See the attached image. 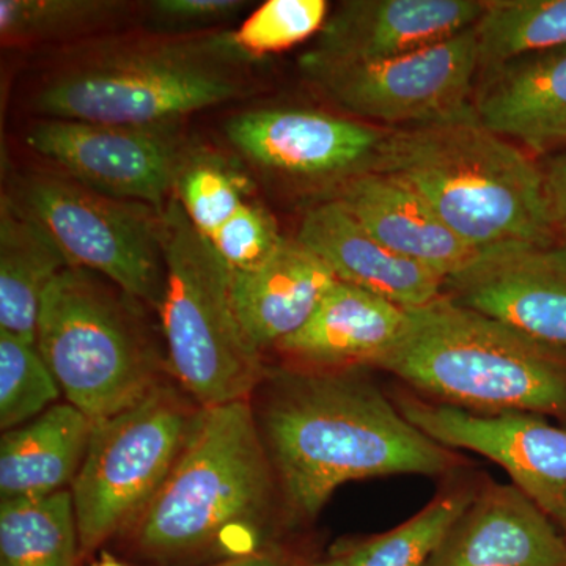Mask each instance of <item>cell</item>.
<instances>
[{
    "instance_id": "cell-1",
    "label": "cell",
    "mask_w": 566,
    "mask_h": 566,
    "mask_svg": "<svg viewBox=\"0 0 566 566\" xmlns=\"http://www.w3.org/2000/svg\"><path fill=\"white\" fill-rule=\"evenodd\" d=\"M359 370L266 368L253 411L289 524L314 520L345 483L447 475L463 465Z\"/></svg>"
},
{
    "instance_id": "cell-2",
    "label": "cell",
    "mask_w": 566,
    "mask_h": 566,
    "mask_svg": "<svg viewBox=\"0 0 566 566\" xmlns=\"http://www.w3.org/2000/svg\"><path fill=\"white\" fill-rule=\"evenodd\" d=\"M286 523L252 400L203 408L172 472L126 534L159 566L245 556ZM289 524V523H286Z\"/></svg>"
},
{
    "instance_id": "cell-3",
    "label": "cell",
    "mask_w": 566,
    "mask_h": 566,
    "mask_svg": "<svg viewBox=\"0 0 566 566\" xmlns=\"http://www.w3.org/2000/svg\"><path fill=\"white\" fill-rule=\"evenodd\" d=\"M375 170L411 186L475 252L557 241L545 170L483 125L474 104L439 120L387 129Z\"/></svg>"
},
{
    "instance_id": "cell-4",
    "label": "cell",
    "mask_w": 566,
    "mask_h": 566,
    "mask_svg": "<svg viewBox=\"0 0 566 566\" xmlns=\"http://www.w3.org/2000/svg\"><path fill=\"white\" fill-rule=\"evenodd\" d=\"M427 400L476 415L531 412L566 420V353L444 296L408 311L374 367Z\"/></svg>"
},
{
    "instance_id": "cell-5",
    "label": "cell",
    "mask_w": 566,
    "mask_h": 566,
    "mask_svg": "<svg viewBox=\"0 0 566 566\" xmlns=\"http://www.w3.org/2000/svg\"><path fill=\"white\" fill-rule=\"evenodd\" d=\"M243 57L232 33L109 44L51 74L35 109L59 120L170 126L244 96Z\"/></svg>"
},
{
    "instance_id": "cell-6",
    "label": "cell",
    "mask_w": 566,
    "mask_h": 566,
    "mask_svg": "<svg viewBox=\"0 0 566 566\" xmlns=\"http://www.w3.org/2000/svg\"><path fill=\"white\" fill-rule=\"evenodd\" d=\"M166 283L159 315L167 368L202 408L251 400L266 367L234 308L232 270L175 197L163 210Z\"/></svg>"
},
{
    "instance_id": "cell-7",
    "label": "cell",
    "mask_w": 566,
    "mask_h": 566,
    "mask_svg": "<svg viewBox=\"0 0 566 566\" xmlns=\"http://www.w3.org/2000/svg\"><path fill=\"white\" fill-rule=\"evenodd\" d=\"M133 301L76 266L63 270L41 301L36 348L66 403L93 423L139 403L164 381L161 356Z\"/></svg>"
},
{
    "instance_id": "cell-8",
    "label": "cell",
    "mask_w": 566,
    "mask_h": 566,
    "mask_svg": "<svg viewBox=\"0 0 566 566\" xmlns=\"http://www.w3.org/2000/svg\"><path fill=\"white\" fill-rule=\"evenodd\" d=\"M203 408L163 381L139 403L93 424L70 491L81 551L128 532L172 472Z\"/></svg>"
},
{
    "instance_id": "cell-9",
    "label": "cell",
    "mask_w": 566,
    "mask_h": 566,
    "mask_svg": "<svg viewBox=\"0 0 566 566\" xmlns=\"http://www.w3.org/2000/svg\"><path fill=\"white\" fill-rule=\"evenodd\" d=\"M17 202L46 230L70 266L103 275L159 311L166 283L163 211L52 174L29 175Z\"/></svg>"
},
{
    "instance_id": "cell-10",
    "label": "cell",
    "mask_w": 566,
    "mask_h": 566,
    "mask_svg": "<svg viewBox=\"0 0 566 566\" xmlns=\"http://www.w3.org/2000/svg\"><path fill=\"white\" fill-rule=\"evenodd\" d=\"M474 28L386 61L303 70L331 102L354 117L401 128L423 125L471 106L480 70Z\"/></svg>"
},
{
    "instance_id": "cell-11",
    "label": "cell",
    "mask_w": 566,
    "mask_h": 566,
    "mask_svg": "<svg viewBox=\"0 0 566 566\" xmlns=\"http://www.w3.org/2000/svg\"><path fill=\"white\" fill-rule=\"evenodd\" d=\"M395 405L438 444L469 450L501 465L512 485L566 536V428L531 412L476 415L455 406L400 394Z\"/></svg>"
},
{
    "instance_id": "cell-12",
    "label": "cell",
    "mask_w": 566,
    "mask_h": 566,
    "mask_svg": "<svg viewBox=\"0 0 566 566\" xmlns=\"http://www.w3.org/2000/svg\"><path fill=\"white\" fill-rule=\"evenodd\" d=\"M25 142L33 151L62 167L71 180L159 211L172 199L185 166L170 126L48 118L29 129Z\"/></svg>"
},
{
    "instance_id": "cell-13",
    "label": "cell",
    "mask_w": 566,
    "mask_h": 566,
    "mask_svg": "<svg viewBox=\"0 0 566 566\" xmlns=\"http://www.w3.org/2000/svg\"><path fill=\"white\" fill-rule=\"evenodd\" d=\"M226 134L263 169L337 186L376 169L387 129L327 112L281 107L234 115Z\"/></svg>"
},
{
    "instance_id": "cell-14",
    "label": "cell",
    "mask_w": 566,
    "mask_h": 566,
    "mask_svg": "<svg viewBox=\"0 0 566 566\" xmlns=\"http://www.w3.org/2000/svg\"><path fill=\"white\" fill-rule=\"evenodd\" d=\"M446 294L566 353V243L479 253L446 282Z\"/></svg>"
},
{
    "instance_id": "cell-15",
    "label": "cell",
    "mask_w": 566,
    "mask_h": 566,
    "mask_svg": "<svg viewBox=\"0 0 566 566\" xmlns=\"http://www.w3.org/2000/svg\"><path fill=\"white\" fill-rule=\"evenodd\" d=\"M480 0H349L327 18L301 66L386 61L474 28Z\"/></svg>"
},
{
    "instance_id": "cell-16",
    "label": "cell",
    "mask_w": 566,
    "mask_h": 566,
    "mask_svg": "<svg viewBox=\"0 0 566 566\" xmlns=\"http://www.w3.org/2000/svg\"><path fill=\"white\" fill-rule=\"evenodd\" d=\"M427 566H566V536L515 485L486 482Z\"/></svg>"
},
{
    "instance_id": "cell-17",
    "label": "cell",
    "mask_w": 566,
    "mask_h": 566,
    "mask_svg": "<svg viewBox=\"0 0 566 566\" xmlns=\"http://www.w3.org/2000/svg\"><path fill=\"white\" fill-rule=\"evenodd\" d=\"M296 240L322 259L337 281L378 294L406 311L444 296V277L376 240L333 197L305 211Z\"/></svg>"
},
{
    "instance_id": "cell-18",
    "label": "cell",
    "mask_w": 566,
    "mask_h": 566,
    "mask_svg": "<svg viewBox=\"0 0 566 566\" xmlns=\"http://www.w3.org/2000/svg\"><path fill=\"white\" fill-rule=\"evenodd\" d=\"M337 200L364 229L394 252L449 281L479 252L436 214L420 193L392 175L368 170L335 186Z\"/></svg>"
},
{
    "instance_id": "cell-19",
    "label": "cell",
    "mask_w": 566,
    "mask_h": 566,
    "mask_svg": "<svg viewBox=\"0 0 566 566\" xmlns=\"http://www.w3.org/2000/svg\"><path fill=\"white\" fill-rule=\"evenodd\" d=\"M408 311L337 281L297 333L275 346L285 365L314 370L371 368L398 340Z\"/></svg>"
},
{
    "instance_id": "cell-20",
    "label": "cell",
    "mask_w": 566,
    "mask_h": 566,
    "mask_svg": "<svg viewBox=\"0 0 566 566\" xmlns=\"http://www.w3.org/2000/svg\"><path fill=\"white\" fill-rule=\"evenodd\" d=\"M474 109L483 125L542 155L566 144V46L483 71Z\"/></svg>"
},
{
    "instance_id": "cell-21",
    "label": "cell",
    "mask_w": 566,
    "mask_h": 566,
    "mask_svg": "<svg viewBox=\"0 0 566 566\" xmlns=\"http://www.w3.org/2000/svg\"><path fill=\"white\" fill-rule=\"evenodd\" d=\"M337 277L322 259L297 240L251 270L232 271L238 318L260 353L297 333L315 314Z\"/></svg>"
},
{
    "instance_id": "cell-22",
    "label": "cell",
    "mask_w": 566,
    "mask_h": 566,
    "mask_svg": "<svg viewBox=\"0 0 566 566\" xmlns=\"http://www.w3.org/2000/svg\"><path fill=\"white\" fill-rule=\"evenodd\" d=\"M84 412L70 403L51 406L0 439V497H44L70 490L93 431Z\"/></svg>"
},
{
    "instance_id": "cell-23",
    "label": "cell",
    "mask_w": 566,
    "mask_h": 566,
    "mask_svg": "<svg viewBox=\"0 0 566 566\" xmlns=\"http://www.w3.org/2000/svg\"><path fill=\"white\" fill-rule=\"evenodd\" d=\"M65 255L17 200L0 207V333L36 345L41 301L63 270Z\"/></svg>"
},
{
    "instance_id": "cell-24",
    "label": "cell",
    "mask_w": 566,
    "mask_h": 566,
    "mask_svg": "<svg viewBox=\"0 0 566 566\" xmlns=\"http://www.w3.org/2000/svg\"><path fill=\"white\" fill-rule=\"evenodd\" d=\"M80 549L70 490L0 504V566H74Z\"/></svg>"
},
{
    "instance_id": "cell-25",
    "label": "cell",
    "mask_w": 566,
    "mask_h": 566,
    "mask_svg": "<svg viewBox=\"0 0 566 566\" xmlns=\"http://www.w3.org/2000/svg\"><path fill=\"white\" fill-rule=\"evenodd\" d=\"M479 486L450 488L392 531L345 543L334 553L345 566H427Z\"/></svg>"
},
{
    "instance_id": "cell-26",
    "label": "cell",
    "mask_w": 566,
    "mask_h": 566,
    "mask_svg": "<svg viewBox=\"0 0 566 566\" xmlns=\"http://www.w3.org/2000/svg\"><path fill=\"white\" fill-rule=\"evenodd\" d=\"M480 70L566 46V0H486L475 24Z\"/></svg>"
},
{
    "instance_id": "cell-27",
    "label": "cell",
    "mask_w": 566,
    "mask_h": 566,
    "mask_svg": "<svg viewBox=\"0 0 566 566\" xmlns=\"http://www.w3.org/2000/svg\"><path fill=\"white\" fill-rule=\"evenodd\" d=\"M123 9L106 0H0V36L6 46L66 40L98 31Z\"/></svg>"
},
{
    "instance_id": "cell-28",
    "label": "cell",
    "mask_w": 566,
    "mask_h": 566,
    "mask_svg": "<svg viewBox=\"0 0 566 566\" xmlns=\"http://www.w3.org/2000/svg\"><path fill=\"white\" fill-rule=\"evenodd\" d=\"M62 390L36 345L0 333V427L13 430L57 405Z\"/></svg>"
},
{
    "instance_id": "cell-29",
    "label": "cell",
    "mask_w": 566,
    "mask_h": 566,
    "mask_svg": "<svg viewBox=\"0 0 566 566\" xmlns=\"http://www.w3.org/2000/svg\"><path fill=\"white\" fill-rule=\"evenodd\" d=\"M327 18L324 0H268L232 32V41L245 57H260L311 39Z\"/></svg>"
},
{
    "instance_id": "cell-30",
    "label": "cell",
    "mask_w": 566,
    "mask_h": 566,
    "mask_svg": "<svg viewBox=\"0 0 566 566\" xmlns=\"http://www.w3.org/2000/svg\"><path fill=\"white\" fill-rule=\"evenodd\" d=\"M174 197L207 240L245 203L233 175L218 164L203 161L185 163Z\"/></svg>"
},
{
    "instance_id": "cell-31",
    "label": "cell",
    "mask_w": 566,
    "mask_h": 566,
    "mask_svg": "<svg viewBox=\"0 0 566 566\" xmlns=\"http://www.w3.org/2000/svg\"><path fill=\"white\" fill-rule=\"evenodd\" d=\"M283 240L273 216L245 202L208 241L230 270L244 271L273 255Z\"/></svg>"
},
{
    "instance_id": "cell-32",
    "label": "cell",
    "mask_w": 566,
    "mask_h": 566,
    "mask_svg": "<svg viewBox=\"0 0 566 566\" xmlns=\"http://www.w3.org/2000/svg\"><path fill=\"white\" fill-rule=\"evenodd\" d=\"M244 6L241 0H158L151 3V14L161 24L193 28L229 20Z\"/></svg>"
},
{
    "instance_id": "cell-33",
    "label": "cell",
    "mask_w": 566,
    "mask_h": 566,
    "mask_svg": "<svg viewBox=\"0 0 566 566\" xmlns=\"http://www.w3.org/2000/svg\"><path fill=\"white\" fill-rule=\"evenodd\" d=\"M545 177L557 232L564 233L566 240V155L558 156L549 163Z\"/></svg>"
},
{
    "instance_id": "cell-34",
    "label": "cell",
    "mask_w": 566,
    "mask_h": 566,
    "mask_svg": "<svg viewBox=\"0 0 566 566\" xmlns=\"http://www.w3.org/2000/svg\"><path fill=\"white\" fill-rule=\"evenodd\" d=\"M197 566H296L293 557L286 551L279 546L264 547L256 553L245 554V556L221 558L208 565Z\"/></svg>"
},
{
    "instance_id": "cell-35",
    "label": "cell",
    "mask_w": 566,
    "mask_h": 566,
    "mask_svg": "<svg viewBox=\"0 0 566 566\" xmlns=\"http://www.w3.org/2000/svg\"><path fill=\"white\" fill-rule=\"evenodd\" d=\"M95 566H125L117 558L112 557L111 554H103L102 558L96 562Z\"/></svg>"
},
{
    "instance_id": "cell-36",
    "label": "cell",
    "mask_w": 566,
    "mask_h": 566,
    "mask_svg": "<svg viewBox=\"0 0 566 566\" xmlns=\"http://www.w3.org/2000/svg\"><path fill=\"white\" fill-rule=\"evenodd\" d=\"M307 566H345L344 562L340 560V558L333 557L329 558V560L326 562H318V564H312Z\"/></svg>"
}]
</instances>
